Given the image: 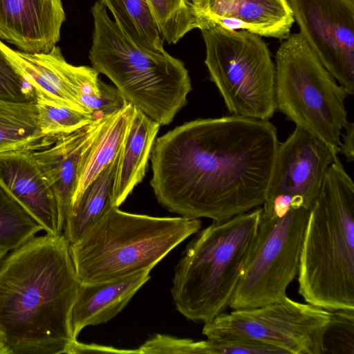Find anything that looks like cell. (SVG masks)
<instances>
[{
	"mask_svg": "<svg viewBox=\"0 0 354 354\" xmlns=\"http://www.w3.org/2000/svg\"><path fill=\"white\" fill-rule=\"evenodd\" d=\"M279 143L268 120L189 121L156 139L150 185L171 212L227 220L263 204Z\"/></svg>",
	"mask_w": 354,
	"mask_h": 354,
	"instance_id": "obj_1",
	"label": "cell"
},
{
	"mask_svg": "<svg viewBox=\"0 0 354 354\" xmlns=\"http://www.w3.org/2000/svg\"><path fill=\"white\" fill-rule=\"evenodd\" d=\"M81 281L62 234L35 236L0 264V330L12 354L66 353Z\"/></svg>",
	"mask_w": 354,
	"mask_h": 354,
	"instance_id": "obj_2",
	"label": "cell"
},
{
	"mask_svg": "<svg viewBox=\"0 0 354 354\" xmlns=\"http://www.w3.org/2000/svg\"><path fill=\"white\" fill-rule=\"evenodd\" d=\"M297 276L306 303L354 309V184L339 158L310 209Z\"/></svg>",
	"mask_w": 354,
	"mask_h": 354,
	"instance_id": "obj_3",
	"label": "cell"
},
{
	"mask_svg": "<svg viewBox=\"0 0 354 354\" xmlns=\"http://www.w3.org/2000/svg\"><path fill=\"white\" fill-rule=\"evenodd\" d=\"M261 207L198 231L174 270L171 294L187 319L207 323L229 307L252 250Z\"/></svg>",
	"mask_w": 354,
	"mask_h": 354,
	"instance_id": "obj_4",
	"label": "cell"
},
{
	"mask_svg": "<svg viewBox=\"0 0 354 354\" xmlns=\"http://www.w3.org/2000/svg\"><path fill=\"white\" fill-rule=\"evenodd\" d=\"M201 226L200 218L132 214L112 205L70 244L71 254L82 283L118 280L150 272Z\"/></svg>",
	"mask_w": 354,
	"mask_h": 354,
	"instance_id": "obj_5",
	"label": "cell"
},
{
	"mask_svg": "<svg viewBox=\"0 0 354 354\" xmlns=\"http://www.w3.org/2000/svg\"><path fill=\"white\" fill-rule=\"evenodd\" d=\"M89 59L99 73L109 77L127 103L161 125H167L187 103L191 79L184 64L167 52L138 47L96 1Z\"/></svg>",
	"mask_w": 354,
	"mask_h": 354,
	"instance_id": "obj_6",
	"label": "cell"
},
{
	"mask_svg": "<svg viewBox=\"0 0 354 354\" xmlns=\"http://www.w3.org/2000/svg\"><path fill=\"white\" fill-rule=\"evenodd\" d=\"M276 110L339 151L348 120L347 91L325 68L299 32L275 55Z\"/></svg>",
	"mask_w": 354,
	"mask_h": 354,
	"instance_id": "obj_7",
	"label": "cell"
},
{
	"mask_svg": "<svg viewBox=\"0 0 354 354\" xmlns=\"http://www.w3.org/2000/svg\"><path fill=\"white\" fill-rule=\"evenodd\" d=\"M205 64L227 111L269 120L276 111L275 66L261 36L214 26L201 30Z\"/></svg>",
	"mask_w": 354,
	"mask_h": 354,
	"instance_id": "obj_8",
	"label": "cell"
},
{
	"mask_svg": "<svg viewBox=\"0 0 354 354\" xmlns=\"http://www.w3.org/2000/svg\"><path fill=\"white\" fill-rule=\"evenodd\" d=\"M309 212L295 207L277 216L261 208L257 236L229 307L252 308L286 296L299 272Z\"/></svg>",
	"mask_w": 354,
	"mask_h": 354,
	"instance_id": "obj_9",
	"label": "cell"
},
{
	"mask_svg": "<svg viewBox=\"0 0 354 354\" xmlns=\"http://www.w3.org/2000/svg\"><path fill=\"white\" fill-rule=\"evenodd\" d=\"M331 311L285 296L261 306L234 309L205 323L207 338L257 341L291 354H322L324 330Z\"/></svg>",
	"mask_w": 354,
	"mask_h": 354,
	"instance_id": "obj_10",
	"label": "cell"
},
{
	"mask_svg": "<svg viewBox=\"0 0 354 354\" xmlns=\"http://www.w3.org/2000/svg\"><path fill=\"white\" fill-rule=\"evenodd\" d=\"M338 153L336 149L296 126L289 137L279 143L263 211L283 215L291 208L310 210Z\"/></svg>",
	"mask_w": 354,
	"mask_h": 354,
	"instance_id": "obj_11",
	"label": "cell"
},
{
	"mask_svg": "<svg viewBox=\"0 0 354 354\" xmlns=\"http://www.w3.org/2000/svg\"><path fill=\"white\" fill-rule=\"evenodd\" d=\"M299 33L322 64L354 93V0H288Z\"/></svg>",
	"mask_w": 354,
	"mask_h": 354,
	"instance_id": "obj_12",
	"label": "cell"
},
{
	"mask_svg": "<svg viewBox=\"0 0 354 354\" xmlns=\"http://www.w3.org/2000/svg\"><path fill=\"white\" fill-rule=\"evenodd\" d=\"M197 28L218 26L286 39L295 21L288 0H191Z\"/></svg>",
	"mask_w": 354,
	"mask_h": 354,
	"instance_id": "obj_13",
	"label": "cell"
},
{
	"mask_svg": "<svg viewBox=\"0 0 354 354\" xmlns=\"http://www.w3.org/2000/svg\"><path fill=\"white\" fill-rule=\"evenodd\" d=\"M0 184L41 225L46 233L63 234L59 203L29 150L0 153Z\"/></svg>",
	"mask_w": 354,
	"mask_h": 354,
	"instance_id": "obj_14",
	"label": "cell"
},
{
	"mask_svg": "<svg viewBox=\"0 0 354 354\" xmlns=\"http://www.w3.org/2000/svg\"><path fill=\"white\" fill-rule=\"evenodd\" d=\"M65 20L62 0H0V40L26 53H49Z\"/></svg>",
	"mask_w": 354,
	"mask_h": 354,
	"instance_id": "obj_15",
	"label": "cell"
},
{
	"mask_svg": "<svg viewBox=\"0 0 354 354\" xmlns=\"http://www.w3.org/2000/svg\"><path fill=\"white\" fill-rule=\"evenodd\" d=\"M111 115L98 116L78 130L57 138L50 147L34 151L39 168L56 196L65 219L84 155Z\"/></svg>",
	"mask_w": 354,
	"mask_h": 354,
	"instance_id": "obj_16",
	"label": "cell"
},
{
	"mask_svg": "<svg viewBox=\"0 0 354 354\" xmlns=\"http://www.w3.org/2000/svg\"><path fill=\"white\" fill-rule=\"evenodd\" d=\"M149 272L105 282L81 283L70 315L73 340L84 328L106 323L122 311L150 279Z\"/></svg>",
	"mask_w": 354,
	"mask_h": 354,
	"instance_id": "obj_17",
	"label": "cell"
},
{
	"mask_svg": "<svg viewBox=\"0 0 354 354\" xmlns=\"http://www.w3.org/2000/svg\"><path fill=\"white\" fill-rule=\"evenodd\" d=\"M160 124L133 108L122 144L113 185V205L119 207L144 178Z\"/></svg>",
	"mask_w": 354,
	"mask_h": 354,
	"instance_id": "obj_18",
	"label": "cell"
},
{
	"mask_svg": "<svg viewBox=\"0 0 354 354\" xmlns=\"http://www.w3.org/2000/svg\"><path fill=\"white\" fill-rule=\"evenodd\" d=\"M0 49L33 86L36 97L86 113L58 68L56 46L47 53L30 54L14 50L0 40Z\"/></svg>",
	"mask_w": 354,
	"mask_h": 354,
	"instance_id": "obj_19",
	"label": "cell"
},
{
	"mask_svg": "<svg viewBox=\"0 0 354 354\" xmlns=\"http://www.w3.org/2000/svg\"><path fill=\"white\" fill-rule=\"evenodd\" d=\"M120 151L97 177L73 200L67 213L63 234L76 242L111 206Z\"/></svg>",
	"mask_w": 354,
	"mask_h": 354,
	"instance_id": "obj_20",
	"label": "cell"
},
{
	"mask_svg": "<svg viewBox=\"0 0 354 354\" xmlns=\"http://www.w3.org/2000/svg\"><path fill=\"white\" fill-rule=\"evenodd\" d=\"M55 141L41 133L35 102L0 98V153L37 151L50 147Z\"/></svg>",
	"mask_w": 354,
	"mask_h": 354,
	"instance_id": "obj_21",
	"label": "cell"
},
{
	"mask_svg": "<svg viewBox=\"0 0 354 354\" xmlns=\"http://www.w3.org/2000/svg\"><path fill=\"white\" fill-rule=\"evenodd\" d=\"M59 69L85 112L94 118L111 115L128 103L115 86L102 82L93 67L73 66L62 55Z\"/></svg>",
	"mask_w": 354,
	"mask_h": 354,
	"instance_id": "obj_22",
	"label": "cell"
},
{
	"mask_svg": "<svg viewBox=\"0 0 354 354\" xmlns=\"http://www.w3.org/2000/svg\"><path fill=\"white\" fill-rule=\"evenodd\" d=\"M133 108L128 103L123 109L112 114L86 151L80 165L72 202L118 154Z\"/></svg>",
	"mask_w": 354,
	"mask_h": 354,
	"instance_id": "obj_23",
	"label": "cell"
},
{
	"mask_svg": "<svg viewBox=\"0 0 354 354\" xmlns=\"http://www.w3.org/2000/svg\"><path fill=\"white\" fill-rule=\"evenodd\" d=\"M113 16L121 32L138 47L166 53L164 38L147 0H100Z\"/></svg>",
	"mask_w": 354,
	"mask_h": 354,
	"instance_id": "obj_24",
	"label": "cell"
},
{
	"mask_svg": "<svg viewBox=\"0 0 354 354\" xmlns=\"http://www.w3.org/2000/svg\"><path fill=\"white\" fill-rule=\"evenodd\" d=\"M41 230V225L0 184V250L12 251Z\"/></svg>",
	"mask_w": 354,
	"mask_h": 354,
	"instance_id": "obj_25",
	"label": "cell"
},
{
	"mask_svg": "<svg viewBox=\"0 0 354 354\" xmlns=\"http://www.w3.org/2000/svg\"><path fill=\"white\" fill-rule=\"evenodd\" d=\"M36 106L43 135L56 140L93 122L96 118L37 95Z\"/></svg>",
	"mask_w": 354,
	"mask_h": 354,
	"instance_id": "obj_26",
	"label": "cell"
},
{
	"mask_svg": "<svg viewBox=\"0 0 354 354\" xmlns=\"http://www.w3.org/2000/svg\"><path fill=\"white\" fill-rule=\"evenodd\" d=\"M165 40L176 44L197 23L189 0H147Z\"/></svg>",
	"mask_w": 354,
	"mask_h": 354,
	"instance_id": "obj_27",
	"label": "cell"
},
{
	"mask_svg": "<svg viewBox=\"0 0 354 354\" xmlns=\"http://www.w3.org/2000/svg\"><path fill=\"white\" fill-rule=\"evenodd\" d=\"M323 353L354 354V309L331 311L322 337Z\"/></svg>",
	"mask_w": 354,
	"mask_h": 354,
	"instance_id": "obj_28",
	"label": "cell"
},
{
	"mask_svg": "<svg viewBox=\"0 0 354 354\" xmlns=\"http://www.w3.org/2000/svg\"><path fill=\"white\" fill-rule=\"evenodd\" d=\"M0 98L17 102H35L33 86L0 49Z\"/></svg>",
	"mask_w": 354,
	"mask_h": 354,
	"instance_id": "obj_29",
	"label": "cell"
},
{
	"mask_svg": "<svg viewBox=\"0 0 354 354\" xmlns=\"http://www.w3.org/2000/svg\"><path fill=\"white\" fill-rule=\"evenodd\" d=\"M206 339L194 341L168 335L155 334L138 349L139 354H207Z\"/></svg>",
	"mask_w": 354,
	"mask_h": 354,
	"instance_id": "obj_30",
	"label": "cell"
},
{
	"mask_svg": "<svg viewBox=\"0 0 354 354\" xmlns=\"http://www.w3.org/2000/svg\"><path fill=\"white\" fill-rule=\"evenodd\" d=\"M88 353H134L139 354L138 349H123L112 346L98 345L95 344H85L77 341H72L68 346L66 354H79Z\"/></svg>",
	"mask_w": 354,
	"mask_h": 354,
	"instance_id": "obj_31",
	"label": "cell"
},
{
	"mask_svg": "<svg viewBox=\"0 0 354 354\" xmlns=\"http://www.w3.org/2000/svg\"><path fill=\"white\" fill-rule=\"evenodd\" d=\"M344 129L345 133L342 134L339 153L344 156L347 162H351L354 159V123L348 121Z\"/></svg>",
	"mask_w": 354,
	"mask_h": 354,
	"instance_id": "obj_32",
	"label": "cell"
},
{
	"mask_svg": "<svg viewBox=\"0 0 354 354\" xmlns=\"http://www.w3.org/2000/svg\"><path fill=\"white\" fill-rule=\"evenodd\" d=\"M0 354H12L11 351L6 342L4 336L0 330Z\"/></svg>",
	"mask_w": 354,
	"mask_h": 354,
	"instance_id": "obj_33",
	"label": "cell"
},
{
	"mask_svg": "<svg viewBox=\"0 0 354 354\" xmlns=\"http://www.w3.org/2000/svg\"><path fill=\"white\" fill-rule=\"evenodd\" d=\"M8 253V252L7 251L0 250V264L2 262V261L3 260V259L6 257Z\"/></svg>",
	"mask_w": 354,
	"mask_h": 354,
	"instance_id": "obj_34",
	"label": "cell"
},
{
	"mask_svg": "<svg viewBox=\"0 0 354 354\" xmlns=\"http://www.w3.org/2000/svg\"><path fill=\"white\" fill-rule=\"evenodd\" d=\"M189 1H191V0H189Z\"/></svg>",
	"mask_w": 354,
	"mask_h": 354,
	"instance_id": "obj_35",
	"label": "cell"
}]
</instances>
